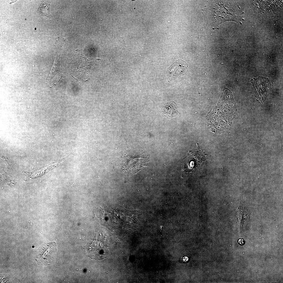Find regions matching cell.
<instances>
[{"mask_svg": "<svg viewBox=\"0 0 283 283\" xmlns=\"http://www.w3.org/2000/svg\"><path fill=\"white\" fill-rule=\"evenodd\" d=\"M160 107L162 116L168 119L177 116L180 114L177 110V104L174 101H171L164 103Z\"/></svg>", "mask_w": 283, "mask_h": 283, "instance_id": "cell-7", "label": "cell"}, {"mask_svg": "<svg viewBox=\"0 0 283 283\" xmlns=\"http://www.w3.org/2000/svg\"><path fill=\"white\" fill-rule=\"evenodd\" d=\"M190 153L185 160L184 166L187 172H193L197 169L202 161H204L206 154L199 146L196 150Z\"/></svg>", "mask_w": 283, "mask_h": 283, "instance_id": "cell-4", "label": "cell"}, {"mask_svg": "<svg viewBox=\"0 0 283 283\" xmlns=\"http://www.w3.org/2000/svg\"><path fill=\"white\" fill-rule=\"evenodd\" d=\"M57 248L55 242L42 245L38 249L34 258L38 265H51L56 254Z\"/></svg>", "mask_w": 283, "mask_h": 283, "instance_id": "cell-2", "label": "cell"}, {"mask_svg": "<svg viewBox=\"0 0 283 283\" xmlns=\"http://www.w3.org/2000/svg\"><path fill=\"white\" fill-rule=\"evenodd\" d=\"M50 2L43 1L40 4V6L37 10V12L40 15L48 17L49 13Z\"/></svg>", "mask_w": 283, "mask_h": 283, "instance_id": "cell-8", "label": "cell"}, {"mask_svg": "<svg viewBox=\"0 0 283 283\" xmlns=\"http://www.w3.org/2000/svg\"><path fill=\"white\" fill-rule=\"evenodd\" d=\"M182 260L183 262L186 263L188 260V258L187 257L185 256L183 258Z\"/></svg>", "mask_w": 283, "mask_h": 283, "instance_id": "cell-10", "label": "cell"}, {"mask_svg": "<svg viewBox=\"0 0 283 283\" xmlns=\"http://www.w3.org/2000/svg\"><path fill=\"white\" fill-rule=\"evenodd\" d=\"M90 256L92 258L101 260L107 257L108 251L107 247L100 242H93L89 248Z\"/></svg>", "mask_w": 283, "mask_h": 283, "instance_id": "cell-6", "label": "cell"}, {"mask_svg": "<svg viewBox=\"0 0 283 283\" xmlns=\"http://www.w3.org/2000/svg\"><path fill=\"white\" fill-rule=\"evenodd\" d=\"M254 90V95L257 100L261 102L265 100L271 89V84L268 78L259 76L251 80Z\"/></svg>", "mask_w": 283, "mask_h": 283, "instance_id": "cell-3", "label": "cell"}, {"mask_svg": "<svg viewBox=\"0 0 283 283\" xmlns=\"http://www.w3.org/2000/svg\"><path fill=\"white\" fill-rule=\"evenodd\" d=\"M188 65L181 59L176 61L167 69L166 76L168 81L174 80L178 76L186 74L188 70Z\"/></svg>", "mask_w": 283, "mask_h": 283, "instance_id": "cell-5", "label": "cell"}, {"mask_svg": "<svg viewBox=\"0 0 283 283\" xmlns=\"http://www.w3.org/2000/svg\"><path fill=\"white\" fill-rule=\"evenodd\" d=\"M238 242L241 245H243L244 243V241L243 239L242 238H240L238 240Z\"/></svg>", "mask_w": 283, "mask_h": 283, "instance_id": "cell-9", "label": "cell"}, {"mask_svg": "<svg viewBox=\"0 0 283 283\" xmlns=\"http://www.w3.org/2000/svg\"><path fill=\"white\" fill-rule=\"evenodd\" d=\"M147 156L145 157L143 152L128 153L123 154L119 161V167L122 171L129 175H133L139 171L145 165Z\"/></svg>", "mask_w": 283, "mask_h": 283, "instance_id": "cell-1", "label": "cell"}]
</instances>
